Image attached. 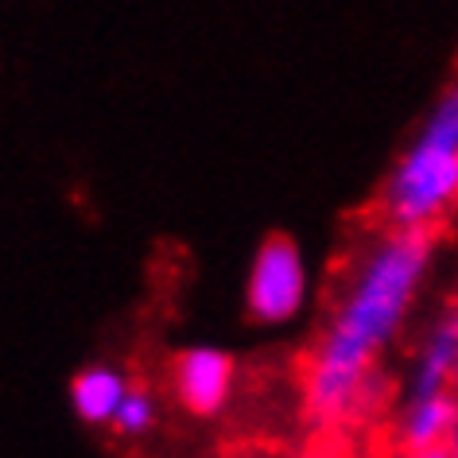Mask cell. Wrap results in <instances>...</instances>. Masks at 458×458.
Listing matches in <instances>:
<instances>
[{"mask_svg":"<svg viewBox=\"0 0 458 458\" xmlns=\"http://www.w3.org/2000/svg\"><path fill=\"white\" fill-rule=\"evenodd\" d=\"M431 265L428 233H385L365 249L303 373V411L323 428L358 416L369 400L373 361L400 335Z\"/></svg>","mask_w":458,"mask_h":458,"instance_id":"1","label":"cell"},{"mask_svg":"<svg viewBox=\"0 0 458 458\" xmlns=\"http://www.w3.org/2000/svg\"><path fill=\"white\" fill-rule=\"evenodd\" d=\"M458 199V82L423 113L381 191V210L396 233H428Z\"/></svg>","mask_w":458,"mask_h":458,"instance_id":"2","label":"cell"},{"mask_svg":"<svg viewBox=\"0 0 458 458\" xmlns=\"http://www.w3.org/2000/svg\"><path fill=\"white\" fill-rule=\"evenodd\" d=\"M311 292V272L307 257L295 237L288 233H268L257 245V257L249 265L245 280V311L260 327H284L300 318Z\"/></svg>","mask_w":458,"mask_h":458,"instance_id":"3","label":"cell"},{"mask_svg":"<svg viewBox=\"0 0 458 458\" xmlns=\"http://www.w3.org/2000/svg\"><path fill=\"white\" fill-rule=\"evenodd\" d=\"M233 381L237 361L222 346H187L171 358V388L191 416H217L233 396Z\"/></svg>","mask_w":458,"mask_h":458,"instance_id":"4","label":"cell"},{"mask_svg":"<svg viewBox=\"0 0 458 458\" xmlns=\"http://www.w3.org/2000/svg\"><path fill=\"white\" fill-rule=\"evenodd\" d=\"M454 361H458V315H443L439 323L428 330L411 369V385H408V400H431L451 393V377H454Z\"/></svg>","mask_w":458,"mask_h":458,"instance_id":"5","label":"cell"},{"mask_svg":"<svg viewBox=\"0 0 458 458\" xmlns=\"http://www.w3.org/2000/svg\"><path fill=\"white\" fill-rule=\"evenodd\" d=\"M129 388H132L129 377L117 365H86L71 381V408L89 428H106V423L117 420Z\"/></svg>","mask_w":458,"mask_h":458,"instance_id":"6","label":"cell"},{"mask_svg":"<svg viewBox=\"0 0 458 458\" xmlns=\"http://www.w3.org/2000/svg\"><path fill=\"white\" fill-rule=\"evenodd\" d=\"M458 428V400L451 393L431 400H408L400 416V446L404 451H435L451 443V431Z\"/></svg>","mask_w":458,"mask_h":458,"instance_id":"7","label":"cell"},{"mask_svg":"<svg viewBox=\"0 0 458 458\" xmlns=\"http://www.w3.org/2000/svg\"><path fill=\"white\" fill-rule=\"evenodd\" d=\"M113 428H117L121 435H129V439L152 431L156 428V396L148 393V388H129V396H124V404L117 411V420H113Z\"/></svg>","mask_w":458,"mask_h":458,"instance_id":"8","label":"cell"},{"mask_svg":"<svg viewBox=\"0 0 458 458\" xmlns=\"http://www.w3.org/2000/svg\"><path fill=\"white\" fill-rule=\"evenodd\" d=\"M300 458H350V451L342 439H315Z\"/></svg>","mask_w":458,"mask_h":458,"instance_id":"9","label":"cell"},{"mask_svg":"<svg viewBox=\"0 0 458 458\" xmlns=\"http://www.w3.org/2000/svg\"><path fill=\"white\" fill-rule=\"evenodd\" d=\"M396 458H451V451H446V446H435V451H404Z\"/></svg>","mask_w":458,"mask_h":458,"instance_id":"10","label":"cell"},{"mask_svg":"<svg viewBox=\"0 0 458 458\" xmlns=\"http://www.w3.org/2000/svg\"><path fill=\"white\" fill-rule=\"evenodd\" d=\"M446 451H451V458H458V428L451 431V443H446Z\"/></svg>","mask_w":458,"mask_h":458,"instance_id":"11","label":"cell"},{"mask_svg":"<svg viewBox=\"0 0 458 458\" xmlns=\"http://www.w3.org/2000/svg\"><path fill=\"white\" fill-rule=\"evenodd\" d=\"M451 388H454V396H458V361H454V377H451Z\"/></svg>","mask_w":458,"mask_h":458,"instance_id":"12","label":"cell"}]
</instances>
